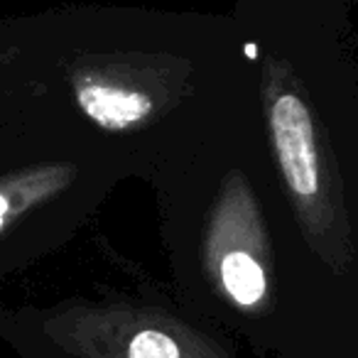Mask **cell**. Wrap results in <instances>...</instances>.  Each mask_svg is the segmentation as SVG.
I'll return each mask as SVG.
<instances>
[{
    "mask_svg": "<svg viewBox=\"0 0 358 358\" xmlns=\"http://www.w3.org/2000/svg\"><path fill=\"white\" fill-rule=\"evenodd\" d=\"M71 99L84 118L99 130L115 138H138L152 128L159 113V101L145 89L140 71H130L125 64L115 66H81L69 79Z\"/></svg>",
    "mask_w": 358,
    "mask_h": 358,
    "instance_id": "cell-1",
    "label": "cell"
},
{
    "mask_svg": "<svg viewBox=\"0 0 358 358\" xmlns=\"http://www.w3.org/2000/svg\"><path fill=\"white\" fill-rule=\"evenodd\" d=\"M13 214H15V209H13L10 196H6L3 192H0V234L6 231V226H8V221H10Z\"/></svg>",
    "mask_w": 358,
    "mask_h": 358,
    "instance_id": "cell-4",
    "label": "cell"
},
{
    "mask_svg": "<svg viewBox=\"0 0 358 358\" xmlns=\"http://www.w3.org/2000/svg\"><path fill=\"white\" fill-rule=\"evenodd\" d=\"M128 358H182L179 346L172 336L159 329H143L135 334L128 346Z\"/></svg>",
    "mask_w": 358,
    "mask_h": 358,
    "instance_id": "cell-3",
    "label": "cell"
},
{
    "mask_svg": "<svg viewBox=\"0 0 358 358\" xmlns=\"http://www.w3.org/2000/svg\"><path fill=\"white\" fill-rule=\"evenodd\" d=\"M268 123L285 185L297 199L314 201L319 196V150L309 108L299 96L278 91L270 99Z\"/></svg>",
    "mask_w": 358,
    "mask_h": 358,
    "instance_id": "cell-2",
    "label": "cell"
}]
</instances>
